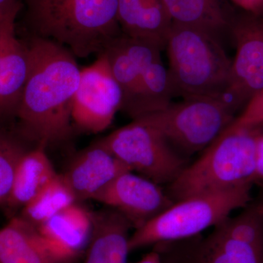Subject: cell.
Instances as JSON below:
<instances>
[{
  "label": "cell",
  "instance_id": "cell-22",
  "mask_svg": "<svg viewBox=\"0 0 263 263\" xmlns=\"http://www.w3.org/2000/svg\"><path fill=\"white\" fill-rule=\"evenodd\" d=\"M73 194L61 175L48 183L42 191L21 210L19 216L39 228L53 216L75 203Z\"/></svg>",
  "mask_w": 263,
  "mask_h": 263
},
{
  "label": "cell",
  "instance_id": "cell-18",
  "mask_svg": "<svg viewBox=\"0 0 263 263\" xmlns=\"http://www.w3.org/2000/svg\"><path fill=\"white\" fill-rule=\"evenodd\" d=\"M118 21L123 34L162 50L172 23L162 0H118Z\"/></svg>",
  "mask_w": 263,
  "mask_h": 263
},
{
  "label": "cell",
  "instance_id": "cell-28",
  "mask_svg": "<svg viewBox=\"0 0 263 263\" xmlns=\"http://www.w3.org/2000/svg\"><path fill=\"white\" fill-rule=\"evenodd\" d=\"M253 182L254 184L257 185L263 183V134L262 130H261L258 138Z\"/></svg>",
  "mask_w": 263,
  "mask_h": 263
},
{
  "label": "cell",
  "instance_id": "cell-2",
  "mask_svg": "<svg viewBox=\"0 0 263 263\" xmlns=\"http://www.w3.org/2000/svg\"><path fill=\"white\" fill-rule=\"evenodd\" d=\"M29 35L51 40L76 57L101 54L122 34L118 0H20Z\"/></svg>",
  "mask_w": 263,
  "mask_h": 263
},
{
  "label": "cell",
  "instance_id": "cell-6",
  "mask_svg": "<svg viewBox=\"0 0 263 263\" xmlns=\"http://www.w3.org/2000/svg\"><path fill=\"white\" fill-rule=\"evenodd\" d=\"M223 98L183 99L140 119L157 129L178 153L186 157L203 152L234 120ZM134 120V119H133Z\"/></svg>",
  "mask_w": 263,
  "mask_h": 263
},
{
  "label": "cell",
  "instance_id": "cell-19",
  "mask_svg": "<svg viewBox=\"0 0 263 263\" xmlns=\"http://www.w3.org/2000/svg\"><path fill=\"white\" fill-rule=\"evenodd\" d=\"M57 175L46 153V147L34 146L19 162L9 196L3 207L9 214L22 210Z\"/></svg>",
  "mask_w": 263,
  "mask_h": 263
},
{
  "label": "cell",
  "instance_id": "cell-4",
  "mask_svg": "<svg viewBox=\"0 0 263 263\" xmlns=\"http://www.w3.org/2000/svg\"><path fill=\"white\" fill-rule=\"evenodd\" d=\"M262 128L227 127L201 156L172 183L166 193L174 202L253 182L258 138Z\"/></svg>",
  "mask_w": 263,
  "mask_h": 263
},
{
  "label": "cell",
  "instance_id": "cell-5",
  "mask_svg": "<svg viewBox=\"0 0 263 263\" xmlns=\"http://www.w3.org/2000/svg\"><path fill=\"white\" fill-rule=\"evenodd\" d=\"M253 185L243 183L175 202L155 219L135 230L129 237V252L164 242L187 239L214 228L233 211L243 209L253 200Z\"/></svg>",
  "mask_w": 263,
  "mask_h": 263
},
{
  "label": "cell",
  "instance_id": "cell-23",
  "mask_svg": "<svg viewBox=\"0 0 263 263\" xmlns=\"http://www.w3.org/2000/svg\"><path fill=\"white\" fill-rule=\"evenodd\" d=\"M34 146L19 134L14 125L0 123V206L9 196L19 162Z\"/></svg>",
  "mask_w": 263,
  "mask_h": 263
},
{
  "label": "cell",
  "instance_id": "cell-16",
  "mask_svg": "<svg viewBox=\"0 0 263 263\" xmlns=\"http://www.w3.org/2000/svg\"><path fill=\"white\" fill-rule=\"evenodd\" d=\"M57 250L78 261L84 256L93 228V212L75 202L37 228Z\"/></svg>",
  "mask_w": 263,
  "mask_h": 263
},
{
  "label": "cell",
  "instance_id": "cell-21",
  "mask_svg": "<svg viewBox=\"0 0 263 263\" xmlns=\"http://www.w3.org/2000/svg\"><path fill=\"white\" fill-rule=\"evenodd\" d=\"M172 23L204 29L218 37L230 29L222 0H162Z\"/></svg>",
  "mask_w": 263,
  "mask_h": 263
},
{
  "label": "cell",
  "instance_id": "cell-10",
  "mask_svg": "<svg viewBox=\"0 0 263 263\" xmlns=\"http://www.w3.org/2000/svg\"><path fill=\"white\" fill-rule=\"evenodd\" d=\"M122 214L137 230L174 205L160 185L132 171L123 173L94 199Z\"/></svg>",
  "mask_w": 263,
  "mask_h": 263
},
{
  "label": "cell",
  "instance_id": "cell-3",
  "mask_svg": "<svg viewBox=\"0 0 263 263\" xmlns=\"http://www.w3.org/2000/svg\"><path fill=\"white\" fill-rule=\"evenodd\" d=\"M164 48L175 97L223 98L232 61L218 37L204 29L171 23Z\"/></svg>",
  "mask_w": 263,
  "mask_h": 263
},
{
  "label": "cell",
  "instance_id": "cell-8",
  "mask_svg": "<svg viewBox=\"0 0 263 263\" xmlns=\"http://www.w3.org/2000/svg\"><path fill=\"white\" fill-rule=\"evenodd\" d=\"M230 29L236 54L223 98L235 114L263 89V17L245 13Z\"/></svg>",
  "mask_w": 263,
  "mask_h": 263
},
{
  "label": "cell",
  "instance_id": "cell-20",
  "mask_svg": "<svg viewBox=\"0 0 263 263\" xmlns=\"http://www.w3.org/2000/svg\"><path fill=\"white\" fill-rule=\"evenodd\" d=\"M174 97L168 70L160 59L145 69L136 92L120 110L133 120L165 108Z\"/></svg>",
  "mask_w": 263,
  "mask_h": 263
},
{
  "label": "cell",
  "instance_id": "cell-1",
  "mask_svg": "<svg viewBox=\"0 0 263 263\" xmlns=\"http://www.w3.org/2000/svg\"><path fill=\"white\" fill-rule=\"evenodd\" d=\"M29 72L14 127L27 141L47 148L70 140L81 69L65 46L29 35Z\"/></svg>",
  "mask_w": 263,
  "mask_h": 263
},
{
  "label": "cell",
  "instance_id": "cell-14",
  "mask_svg": "<svg viewBox=\"0 0 263 263\" xmlns=\"http://www.w3.org/2000/svg\"><path fill=\"white\" fill-rule=\"evenodd\" d=\"M161 51L155 43L124 34L105 48L103 53L122 91V107L133 98L145 69L161 59Z\"/></svg>",
  "mask_w": 263,
  "mask_h": 263
},
{
  "label": "cell",
  "instance_id": "cell-15",
  "mask_svg": "<svg viewBox=\"0 0 263 263\" xmlns=\"http://www.w3.org/2000/svg\"><path fill=\"white\" fill-rule=\"evenodd\" d=\"M133 226L117 211L106 207L93 212V228L84 263H127Z\"/></svg>",
  "mask_w": 263,
  "mask_h": 263
},
{
  "label": "cell",
  "instance_id": "cell-9",
  "mask_svg": "<svg viewBox=\"0 0 263 263\" xmlns=\"http://www.w3.org/2000/svg\"><path fill=\"white\" fill-rule=\"evenodd\" d=\"M123 100L120 86L112 73L104 53L81 70L74 98L72 120L74 128L84 133L103 132L113 122Z\"/></svg>",
  "mask_w": 263,
  "mask_h": 263
},
{
  "label": "cell",
  "instance_id": "cell-17",
  "mask_svg": "<svg viewBox=\"0 0 263 263\" xmlns=\"http://www.w3.org/2000/svg\"><path fill=\"white\" fill-rule=\"evenodd\" d=\"M28 72V47L15 34L0 60V123L14 125Z\"/></svg>",
  "mask_w": 263,
  "mask_h": 263
},
{
  "label": "cell",
  "instance_id": "cell-24",
  "mask_svg": "<svg viewBox=\"0 0 263 263\" xmlns=\"http://www.w3.org/2000/svg\"><path fill=\"white\" fill-rule=\"evenodd\" d=\"M214 228L228 238L263 247V195L249 202L238 215L228 216Z\"/></svg>",
  "mask_w": 263,
  "mask_h": 263
},
{
  "label": "cell",
  "instance_id": "cell-25",
  "mask_svg": "<svg viewBox=\"0 0 263 263\" xmlns=\"http://www.w3.org/2000/svg\"><path fill=\"white\" fill-rule=\"evenodd\" d=\"M228 127L237 129L263 127V89L249 100L241 114L235 118Z\"/></svg>",
  "mask_w": 263,
  "mask_h": 263
},
{
  "label": "cell",
  "instance_id": "cell-12",
  "mask_svg": "<svg viewBox=\"0 0 263 263\" xmlns=\"http://www.w3.org/2000/svg\"><path fill=\"white\" fill-rule=\"evenodd\" d=\"M131 171L98 141L79 152L61 175L76 202L94 200L123 173Z\"/></svg>",
  "mask_w": 263,
  "mask_h": 263
},
{
  "label": "cell",
  "instance_id": "cell-26",
  "mask_svg": "<svg viewBox=\"0 0 263 263\" xmlns=\"http://www.w3.org/2000/svg\"><path fill=\"white\" fill-rule=\"evenodd\" d=\"M23 9L20 0L8 11L0 16V60L10 39L16 34V18Z\"/></svg>",
  "mask_w": 263,
  "mask_h": 263
},
{
  "label": "cell",
  "instance_id": "cell-31",
  "mask_svg": "<svg viewBox=\"0 0 263 263\" xmlns=\"http://www.w3.org/2000/svg\"><path fill=\"white\" fill-rule=\"evenodd\" d=\"M261 189V192H262V195H263V183H259V184H257Z\"/></svg>",
  "mask_w": 263,
  "mask_h": 263
},
{
  "label": "cell",
  "instance_id": "cell-32",
  "mask_svg": "<svg viewBox=\"0 0 263 263\" xmlns=\"http://www.w3.org/2000/svg\"><path fill=\"white\" fill-rule=\"evenodd\" d=\"M262 134H263V129H262Z\"/></svg>",
  "mask_w": 263,
  "mask_h": 263
},
{
  "label": "cell",
  "instance_id": "cell-29",
  "mask_svg": "<svg viewBox=\"0 0 263 263\" xmlns=\"http://www.w3.org/2000/svg\"><path fill=\"white\" fill-rule=\"evenodd\" d=\"M135 263H163L160 254L157 251L153 249L152 252H148L143 256L141 259Z\"/></svg>",
  "mask_w": 263,
  "mask_h": 263
},
{
  "label": "cell",
  "instance_id": "cell-11",
  "mask_svg": "<svg viewBox=\"0 0 263 263\" xmlns=\"http://www.w3.org/2000/svg\"><path fill=\"white\" fill-rule=\"evenodd\" d=\"M163 263H263V247L228 238L214 228L208 236L154 247Z\"/></svg>",
  "mask_w": 263,
  "mask_h": 263
},
{
  "label": "cell",
  "instance_id": "cell-7",
  "mask_svg": "<svg viewBox=\"0 0 263 263\" xmlns=\"http://www.w3.org/2000/svg\"><path fill=\"white\" fill-rule=\"evenodd\" d=\"M97 141L132 172L160 185L172 183L189 164L157 129L140 119Z\"/></svg>",
  "mask_w": 263,
  "mask_h": 263
},
{
  "label": "cell",
  "instance_id": "cell-27",
  "mask_svg": "<svg viewBox=\"0 0 263 263\" xmlns=\"http://www.w3.org/2000/svg\"><path fill=\"white\" fill-rule=\"evenodd\" d=\"M245 13L263 17V0H230Z\"/></svg>",
  "mask_w": 263,
  "mask_h": 263
},
{
  "label": "cell",
  "instance_id": "cell-30",
  "mask_svg": "<svg viewBox=\"0 0 263 263\" xmlns=\"http://www.w3.org/2000/svg\"><path fill=\"white\" fill-rule=\"evenodd\" d=\"M19 0H0V16L13 8Z\"/></svg>",
  "mask_w": 263,
  "mask_h": 263
},
{
  "label": "cell",
  "instance_id": "cell-13",
  "mask_svg": "<svg viewBox=\"0 0 263 263\" xmlns=\"http://www.w3.org/2000/svg\"><path fill=\"white\" fill-rule=\"evenodd\" d=\"M19 216L0 229V263H76Z\"/></svg>",
  "mask_w": 263,
  "mask_h": 263
}]
</instances>
